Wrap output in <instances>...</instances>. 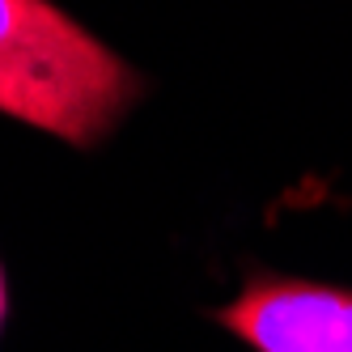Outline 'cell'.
I'll list each match as a JSON object with an SVG mask.
<instances>
[{"mask_svg": "<svg viewBox=\"0 0 352 352\" xmlns=\"http://www.w3.org/2000/svg\"><path fill=\"white\" fill-rule=\"evenodd\" d=\"M140 98V77L52 0H0V115L98 144Z\"/></svg>", "mask_w": 352, "mask_h": 352, "instance_id": "obj_1", "label": "cell"}, {"mask_svg": "<svg viewBox=\"0 0 352 352\" xmlns=\"http://www.w3.org/2000/svg\"><path fill=\"white\" fill-rule=\"evenodd\" d=\"M217 322L255 352H352V289L259 276Z\"/></svg>", "mask_w": 352, "mask_h": 352, "instance_id": "obj_2", "label": "cell"}, {"mask_svg": "<svg viewBox=\"0 0 352 352\" xmlns=\"http://www.w3.org/2000/svg\"><path fill=\"white\" fill-rule=\"evenodd\" d=\"M0 322H5V272H0Z\"/></svg>", "mask_w": 352, "mask_h": 352, "instance_id": "obj_3", "label": "cell"}]
</instances>
